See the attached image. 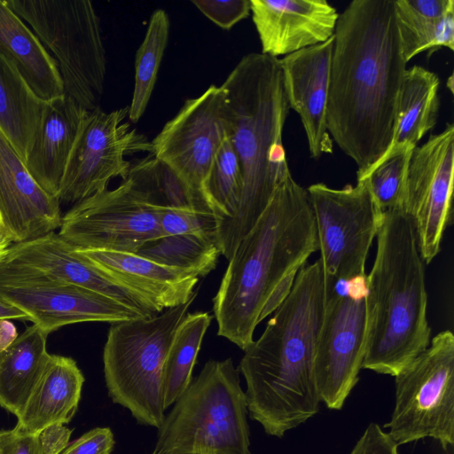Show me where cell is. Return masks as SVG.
<instances>
[{"instance_id": "cell-1", "label": "cell", "mask_w": 454, "mask_h": 454, "mask_svg": "<svg viewBox=\"0 0 454 454\" xmlns=\"http://www.w3.org/2000/svg\"><path fill=\"white\" fill-rule=\"evenodd\" d=\"M407 62L394 0H353L334 34L326 127L362 180L388 149Z\"/></svg>"}, {"instance_id": "cell-2", "label": "cell", "mask_w": 454, "mask_h": 454, "mask_svg": "<svg viewBox=\"0 0 454 454\" xmlns=\"http://www.w3.org/2000/svg\"><path fill=\"white\" fill-rule=\"evenodd\" d=\"M318 250L307 189L288 171L251 231L239 242L213 298L217 334L246 351L256 326L289 294Z\"/></svg>"}, {"instance_id": "cell-3", "label": "cell", "mask_w": 454, "mask_h": 454, "mask_svg": "<svg viewBox=\"0 0 454 454\" xmlns=\"http://www.w3.org/2000/svg\"><path fill=\"white\" fill-rule=\"evenodd\" d=\"M325 297L318 259L300 270L289 294L240 360L248 415L268 435L281 438L319 411L314 352Z\"/></svg>"}, {"instance_id": "cell-4", "label": "cell", "mask_w": 454, "mask_h": 454, "mask_svg": "<svg viewBox=\"0 0 454 454\" xmlns=\"http://www.w3.org/2000/svg\"><path fill=\"white\" fill-rule=\"evenodd\" d=\"M228 137L239 159L243 186L235 214L220 223L216 242L227 260L254 226L290 171L282 134L289 104L279 59L245 55L221 85Z\"/></svg>"}, {"instance_id": "cell-5", "label": "cell", "mask_w": 454, "mask_h": 454, "mask_svg": "<svg viewBox=\"0 0 454 454\" xmlns=\"http://www.w3.org/2000/svg\"><path fill=\"white\" fill-rule=\"evenodd\" d=\"M366 275V344L362 368L396 376L431 340L425 262L413 219L383 212Z\"/></svg>"}, {"instance_id": "cell-6", "label": "cell", "mask_w": 454, "mask_h": 454, "mask_svg": "<svg viewBox=\"0 0 454 454\" xmlns=\"http://www.w3.org/2000/svg\"><path fill=\"white\" fill-rule=\"evenodd\" d=\"M158 428L160 454H251L247 403L231 358L207 361Z\"/></svg>"}, {"instance_id": "cell-7", "label": "cell", "mask_w": 454, "mask_h": 454, "mask_svg": "<svg viewBox=\"0 0 454 454\" xmlns=\"http://www.w3.org/2000/svg\"><path fill=\"white\" fill-rule=\"evenodd\" d=\"M197 296L160 315L112 324L103 351L104 374L114 403L137 423L159 428L165 419L162 372L175 333Z\"/></svg>"}, {"instance_id": "cell-8", "label": "cell", "mask_w": 454, "mask_h": 454, "mask_svg": "<svg viewBox=\"0 0 454 454\" xmlns=\"http://www.w3.org/2000/svg\"><path fill=\"white\" fill-rule=\"evenodd\" d=\"M40 40L59 72L64 94L87 111L99 107L106 74L98 15L89 0H6Z\"/></svg>"}, {"instance_id": "cell-9", "label": "cell", "mask_w": 454, "mask_h": 454, "mask_svg": "<svg viewBox=\"0 0 454 454\" xmlns=\"http://www.w3.org/2000/svg\"><path fill=\"white\" fill-rule=\"evenodd\" d=\"M154 157L132 162L128 176L75 203L62 216L59 235L77 250L136 253L145 243L162 237L160 214L149 187Z\"/></svg>"}, {"instance_id": "cell-10", "label": "cell", "mask_w": 454, "mask_h": 454, "mask_svg": "<svg viewBox=\"0 0 454 454\" xmlns=\"http://www.w3.org/2000/svg\"><path fill=\"white\" fill-rule=\"evenodd\" d=\"M395 407L384 425L399 446L433 438L447 450L454 443V335L431 338L396 376Z\"/></svg>"}, {"instance_id": "cell-11", "label": "cell", "mask_w": 454, "mask_h": 454, "mask_svg": "<svg viewBox=\"0 0 454 454\" xmlns=\"http://www.w3.org/2000/svg\"><path fill=\"white\" fill-rule=\"evenodd\" d=\"M366 275L348 280L325 275L314 374L321 402L331 410L342 409L359 380L366 344Z\"/></svg>"}, {"instance_id": "cell-12", "label": "cell", "mask_w": 454, "mask_h": 454, "mask_svg": "<svg viewBox=\"0 0 454 454\" xmlns=\"http://www.w3.org/2000/svg\"><path fill=\"white\" fill-rule=\"evenodd\" d=\"M325 276L348 280L364 276L365 262L381 223L367 181L334 189L323 183L307 188Z\"/></svg>"}, {"instance_id": "cell-13", "label": "cell", "mask_w": 454, "mask_h": 454, "mask_svg": "<svg viewBox=\"0 0 454 454\" xmlns=\"http://www.w3.org/2000/svg\"><path fill=\"white\" fill-rule=\"evenodd\" d=\"M227 134L224 93L221 86L212 84L199 97L187 99L151 141V155L176 175L201 212L215 214L206 183Z\"/></svg>"}, {"instance_id": "cell-14", "label": "cell", "mask_w": 454, "mask_h": 454, "mask_svg": "<svg viewBox=\"0 0 454 454\" xmlns=\"http://www.w3.org/2000/svg\"><path fill=\"white\" fill-rule=\"evenodd\" d=\"M129 106L106 113L88 111L69 155L60 183L59 203L75 204L107 189L115 177L125 179L132 162L126 156L152 154V144L125 121Z\"/></svg>"}, {"instance_id": "cell-15", "label": "cell", "mask_w": 454, "mask_h": 454, "mask_svg": "<svg viewBox=\"0 0 454 454\" xmlns=\"http://www.w3.org/2000/svg\"><path fill=\"white\" fill-rule=\"evenodd\" d=\"M0 297L27 313L47 334L71 324H115L142 317L106 295L58 281L28 267L3 262Z\"/></svg>"}, {"instance_id": "cell-16", "label": "cell", "mask_w": 454, "mask_h": 454, "mask_svg": "<svg viewBox=\"0 0 454 454\" xmlns=\"http://www.w3.org/2000/svg\"><path fill=\"white\" fill-rule=\"evenodd\" d=\"M454 185V125L431 135L411 155L403 211L414 222L420 255L430 263L441 250L451 217Z\"/></svg>"}, {"instance_id": "cell-17", "label": "cell", "mask_w": 454, "mask_h": 454, "mask_svg": "<svg viewBox=\"0 0 454 454\" xmlns=\"http://www.w3.org/2000/svg\"><path fill=\"white\" fill-rule=\"evenodd\" d=\"M0 262L28 267L58 281L106 295L142 317L159 313L149 301L108 276L55 231L13 243Z\"/></svg>"}, {"instance_id": "cell-18", "label": "cell", "mask_w": 454, "mask_h": 454, "mask_svg": "<svg viewBox=\"0 0 454 454\" xmlns=\"http://www.w3.org/2000/svg\"><path fill=\"white\" fill-rule=\"evenodd\" d=\"M0 215L12 243L54 231L62 219L58 198L36 183L1 129Z\"/></svg>"}, {"instance_id": "cell-19", "label": "cell", "mask_w": 454, "mask_h": 454, "mask_svg": "<svg viewBox=\"0 0 454 454\" xmlns=\"http://www.w3.org/2000/svg\"><path fill=\"white\" fill-rule=\"evenodd\" d=\"M333 35L279 59L289 107L300 116L312 158L333 153L326 127Z\"/></svg>"}, {"instance_id": "cell-20", "label": "cell", "mask_w": 454, "mask_h": 454, "mask_svg": "<svg viewBox=\"0 0 454 454\" xmlns=\"http://www.w3.org/2000/svg\"><path fill=\"white\" fill-rule=\"evenodd\" d=\"M262 54L278 58L331 38L339 13L326 0H250Z\"/></svg>"}, {"instance_id": "cell-21", "label": "cell", "mask_w": 454, "mask_h": 454, "mask_svg": "<svg viewBox=\"0 0 454 454\" xmlns=\"http://www.w3.org/2000/svg\"><path fill=\"white\" fill-rule=\"evenodd\" d=\"M78 251L108 276L149 301L158 312L186 303L199 281L192 272L158 263L136 253Z\"/></svg>"}, {"instance_id": "cell-22", "label": "cell", "mask_w": 454, "mask_h": 454, "mask_svg": "<svg viewBox=\"0 0 454 454\" xmlns=\"http://www.w3.org/2000/svg\"><path fill=\"white\" fill-rule=\"evenodd\" d=\"M88 111L63 94L45 102L25 163L36 183L58 198L65 168Z\"/></svg>"}, {"instance_id": "cell-23", "label": "cell", "mask_w": 454, "mask_h": 454, "mask_svg": "<svg viewBox=\"0 0 454 454\" xmlns=\"http://www.w3.org/2000/svg\"><path fill=\"white\" fill-rule=\"evenodd\" d=\"M84 380L72 357L50 354L12 430L21 435H37L49 426L69 423L77 411Z\"/></svg>"}, {"instance_id": "cell-24", "label": "cell", "mask_w": 454, "mask_h": 454, "mask_svg": "<svg viewBox=\"0 0 454 454\" xmlns=\"http://www.w3.org/2000/svg\"><path fill=\"white\" fill-rule=\"evenodd\" d=\"M0 52L18 69L32 91L48 102L64 94L57 64L27 24L0 0Z\"/></svg>"}, {"instance_id": "cell-25", "label": "cell", "mask_w": 454, "mask_h": 454, "mask_svg": "<svg viewBox=\"0 0 454 454\" xmlns=\"http://www.w3.org/2000/svg\"><path fill=\"white\" fill-rule=\"evenodd\" d=\"M439 85L437 74L420 66L405 70L395 107L392 140L377 162L400 150L414 149L424 135L434 129L440 106Z\"/></svg>"}, {"instance_id": "cell-26", "label": "cell", "mask_w": 454, "mask_h": 454, "mask_svg": "<svg viewBox=\"0 0 454 454\" xmlns=\"http://www.w3.org/2000/svg\"><path fill=\"white\" fill-rule=\"evenodd\" d=\"M394 8L406 62L426 51H454L453 0H394Z\"/></svg>"}, {"instance_id": "cell-27", "label": "cell", "mask_w": 454, "mask_h": 454, "mask_svg": "<svg viewBox=\"0 0 454 454\" xmlns=\"http://www.w3.org/2000/svg\"><path fill=\"white\" fill-rule=\"evenodd\" d=\"M47 334L36 325L27 327L0 353V406L18 417L50 356Z\"/></svg>"}, {"instance_id": "cell-28", "label": "cell", "mask_w": 454, "mask_h": 454, "mask_svg": "<svg viewBox=\"0 0 454 454\" xmlns=\"http://www.w3.org/2000/svg\"><path fill=\"white\" fill-rule=\"evenodd\" d=\"M44 106L16 67L0 52V129L24 161Z\"/></svg>"}, {"instance_id": "cell-29", "label": "cell", "mask_w": 454, "mask_h": 454, "mask_svg": "<svg viewBox=\"0 0 454 454\" xmlns=\"http://www.w3.org/2000/svg\"><path fill=\"white\" fill-rule=\"evenodd\" d=\"M212 317L207 312L188 313L178 325L168 348L162 372V397L165 410L185 391L204 335Z\"/></svg>"}, {"instance_id": "cell-30", "label": "cell", "mask_w": 454, "mask_h": 454, "mask_svg": "<svg viewBox=\"0 0 454 454\" xmlns=\"http://www.w3.org/2000/svg\"><path fill=\"white\" fill-rule=\"evenodd\" d=\"M136 254L166 266L192 272L200 278L215 269L221 252L215 238L185 234L150 240Z\"/></svg>"}, {"instance_id": "cell-31", "label": "cell", "mask_w": 454, "mask_h": 454, "mask_svg": "<svg viewBox=\"0 0 454 454\" xmlns=\"http://www.w3.org/2000/svg\"><path fill=\"white\" fill-rule=\"evenodd\" d=\"M170 22L167 12L158 9L151 15L145 38L135 59V86L129 119L137 122L145 114L153 94L168 45Z\"/></svg>"}, {"instance_id": "cell-32", "label": "cell", "mask_w": 454, "mask_h": 454, "mask_svg": "<svg viewBox=\"0 0 454 454\" xmlns=\"http://www.w3.org/2000/svg\"><path fill=\"white\" fill-rule=\"evenodd\" d=\"M242 186L240 161L227 134L215 155L206 183L207 199L221 223L235 214Z\"/></svg>"}, {"instance_id": "cell-33", "label": "cell", "mask_w": 454, "mask_h": 454, "mask_svg": "<svg viewBox=\"0 0 454 454\" xmlns=\"http://www.w3.org/2000/svg\"><path fill=\"white\" fill-rule=\"evenodd\" d=\"M412 151L403 149L380 160L362 179L367 181L373 200L382 212L403 210Z\"/></svg>"}, {"instance_id": "cell-34", "label": "cell", "mask_w": 454, "mask_h": 454, "mask_svg": "<svg viewBox=\"0 0 454 454\" xmlns=\"http://www.w3.org/2000/svg\"><path fill=\"white\" fill-rule=\"evenodd\" d=\"M221 220L212 213L161 208L160 227L164 236L196 234L215 238Z\"/></svg>"}, {"instance_id": "cell-35", "label": "cell", "mask_w": 454, "mask_h": 454, "mask_svg": "<svg viewBox=\"0 0 454 454\" xmlns=\"http://www.w3.org/2000/svg\"><path fill=\"white\" fill-rule=\"evenodd\" d=\"M197 9L219 27L229 30L251 12L250 0H192Z\"/></svg>"}, {"instance_id": "cell-36", "label": "cell", "mask_w": 454, "mask_h": 454, "mask_svg": "<svg viewBox=\"0 0 454 454\" xmlns=\"http://www.w3.org/2000/svg\"><path fill=\"white\" fill-rule=\"evenodd\" d=\"M114 438L109 427H96L69 442L60 454H111Z\"/></svg>"}, {"instance_id": "cell-37", "label": "cell", "mask_w": 454, "mask_h": 454, "mask_svg": "<svg viewBox=\"0 0 454 454\" xmlns=\"http://www.w3.org/2000/svg\"><path fill=\"white\" fill-rule=\"evenodd\" d=\"M349 454H399L398 445L377 423H370Z\"/></svg>"}, {"instance_id": "cell-38", "label": "cell", "mask_w": 454, "mask_h": 454, "mask_svg": "<svg viewBox=\"0 0 454 454\" xmlns=\"http://www.w3.org/2000/svg\"><path fill=\"white\" fill-rule=\"evenodd\" d=\"M0 454H42L37 435H21L12 429L0 430Z\"/></svg>"}, {"instance_id": "cell-39", "label": "cell", "mask_w": 454, "mask_h": 454, "mask_svg": "<svg viewBox=\"0 0 454 454\" xmlns=\"http://www.w3.org/2000/svg\"><path fill=\"white\" fill-rule=\"evenodd\" d=\"M72 430L62 424L43 428L38 434L42 454H60L69 443Z\"/></svg>"}, {"instance_id": "cell-40", "label": "cell", "mask_w": 454, "mask_h": 454, "mask_svg": "<svg viewBox=\"0 0 454 454\" xmlns=\"http://www.w3.org/2000/svg\"><path fill=\"white\" fill-rule=\"evenodd\" d=\"M18 337L16 326L9 319L0 320V353L9 348Z\"/></svg>"}, {"instance_id": "cell-41", "label": "cell", "mask_w": 454, "mask_h": 454, "mask_svg": "<svg viewBox=\"0 0 454 454\" xmlns=\"http://www.w3.org/2000/svg\"><path fill=\"white\" fill-rule=\"evenodd\" d=\"M14 318L30 320L27 313L0 297V320Z\"/></svg>"}, {"instance_id": "cell-42", "label": "cell", "mask_w": 454, "mask_h": 454, "mask_svg": "<svg viewBox=\"0 0 454 454\" xmlns=\"http://www.w3.org/2000/svg\"><path fill=\"white\" fill-rule=\"evenodd\" d=\"M12 239L7 232H0V261L7 253L9 247L12 246Z\"/></svg>"}, {"instance_id": "cell-43", "label": "cell", "mask_w": 454, "mask_h": 454, "mask_svg": "<svg viewBox=\"0 0 454 454\" xmlns=\"http://www.w3.org/2000/svg\"><path fill=\"white\" fill-rule=\"evenodd\" d=\"M3 231L7 232V231H5V229H4V223H3V220H2V217H1V215H0V232H3Z\"/></svg>"}, {"instance_id": "cell-44", "label": "cell", "mask_w": 454, "mask_h": 454, "mask_svg": "<svg viewBox=\"0 0 454 454\" xmlns=\"http://www.w3.org/2000/svg\"><path fill=\"white\" fill-rule=\"evenodd\" d=\"M152 454H160V453L156 452V451L153 450Z\"/></svg>"}]
</instances>
